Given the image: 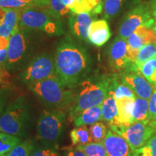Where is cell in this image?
<instances>
[{"label":"cell","instance_id":"1","mask_svg":"<svg viewBox=\"0 0 156 156\" xmlns=\"http://www.w3.org/2000/svg\"><path fill=\"white\" fill-rule=\"evenodd\" d=\"M54 59L56 76L68 88L77 86L89 71L90 61L87 51L70 38L59 43Z\"/></svg>","mask_w":156,"mask_h":156},{"label":"cell","instance_id":"2","mask_svg":"<svg viewBox=\"0 0 156 156\" xmlns=\"http://www.w3.org/2000/svg\"><path fill=\"white\" fill-rule=\"evenodd\" d=\"M111 82L108 79H87L82 81L68 108L69 120L73 122L83 111L102 104L108 95Z\"/></svg>","mask_w":156,"mask_h":156},{"label":"cell","instance_id":"3","mask_svg":"<svg viewBox=\"0 0 156 156\" xmlns=\"http://www.w3.org/2000/svg\"><path fill=\"white\" fill-rule=\"evenodd\" d=\"M28 88L46 106L64 111L73 103L75 92L60 81L57 76L28 85Z\"/></svg>","mask_w":156,"mask_h":156},{"label":"cell","instance_id":"4","mask_svg":"<svg viewBox=\"0 0 156 156\" xmlns=\"http://www.w3.org/2000/svg\"><path fill=\"white\" fill-rule=\"evenodd\" d=\"M66 113L58 109L43 110L38 122L36 132L38 139L44 146L56 149L58 147L65 126Z\"/></svg>","mask_w":156,"mask_h":156},{"label":"cell","instance_id":"5","mask_svg":"<svg viewBox=\"0 0 156 156\" xmlns=\"http://www.w3.org/2000/svg\"><path fill=\"white\" fill-rule=\"evenodd\" d=\"M30 114L26 99L20 96L12 102L0 116V132L22 137L26 134Z\"/></svg>","mask_w":156,"mask_h":156},{"label":"cell","instance_id":"6","mask_svg":"<svg viewBox=\"0 0 156 156\" xmlns=\"http://www.w3.org/2000/svg\"><path fill=\"white\" fill-rule=\"evenodd\" d=\"M19 26L29 30H41L51 36H61L64 30L62 21L47 9L28 8L21 11Z\"/></svg>","mask_w":156,"mask_h":156},{"label":"cell","instance_id":"7","mask_svg":"<svg viewBox=\"0 0 156 156\" xmlns=\"http://www.w3.org/2000/svg\"><path fill=\"white\" fill-rule=\"evenodd\" d=\"M30 31L18 26L9 38L5 64L8 71L20 69L30 56L32 46Z\"/></svg>","mask_w":156,"mask_h":156},{"label":"cell","instance_id":"8","mask_svg":"<svg viewBox=\"0 0 156 156\" xmlns=\"http://www.w3.org/2000/svg\"><path fill=\"white\" fill-rule=\"evenodd\" d=\"M56 76L54 57L48 54H41L30 60L20 75V79L28 86Z\"/></svg>","mask_w":156,"mask_h":156},{"label":"cell","instance_id":"9","mask_svg":"<svg viewBox=\"0 0 156 156\" xmlns=\"http://www.w3.org/2000/svg\"><path fill=\"white\" fill-rule=\"evenodd\" d=\"M110 129L126 140L132 152L145 145L150 138L156 134V121L147 119L126 127L111 126Z\"/></svg>","mask_w":156,"mask_h":156},{"label":"cell","instance_id":"10","mask_svg":"<svg viewBox=\"0 0 156 156\" xmlns=\"http://www.w3.org/2000/svg\"><path fill=\"white\" fill-rule=\"evenodd\" d=\"M151 12L144 5H139L132 9L123 20L119 30V36L126 40L134 31L142 25L152 27L155 23Z\"/></svg>","mask_w":156,"mask_h":156},{"label":"cell","instance_id":"11","mask_svg":"<svg viewBox=\"0 0 156 156\" xmlns=\"http://www.w3.org/2000/svg\"><path fill=\"white\" fill-rule=\"evenodd\" d=\"M155 43L156 38L153 28L147 25H142L136 28L126 39L128 60L130 62H134L138 52L142 46Z\"/></svg>","mask_w":156,"mask_h":156},{"label":"cell","instance_id":"12","mask_svg":"<svg viewBox=\"0 0 156 156\" xmlns=\"http://www.w3.org/2000/svg\"><path fill=\"white\" fill-rule=\"evenodd\" d=\"M132 72L125 73L122 77V83L132 89L136 97L149 100L154 90V87L137 69L136 64L133 63Z\"/></svg>","mask_w":156,"mask_h":156},{"label":"cell","instance_id":"13","mask_svg":"<svg viewBox=\"0 0 156 156\" xmlns=\"http://www.w3.org/2000/svg\"><path fill=\"white\" fill-rule=\"evenodd\" d=\"M102 143L109 156H132V150L126 140L112 129L108 130Z\"/></svg>","mask_w":156,"mask_h":156},{"label":"cell","instance_id":"14","mask_svg":"<svg viewBox=\"0 0 156 156\" xmlns=\"http://www.w3.org/2000/svg\"><path fill=\"white\" fill-rule=\"evenodd\" d=\"M109 62L113 69H122L126 68L130 62L127 58L126 40L117 37L111 44L108 51Z\"/></svg>","mask_w":156,"mask_h":156},{"label":"cell","instance_id":"15","mask_svg":"<svg viewBox=\"0 0 156 156\" xmlns=\"http://www.w3.org/2000/svg\"><path fill=\"white\" fill-rule=\"evenodd\" d=\"M93 22V15L90 13L72 14L69 17L70 33L80 40H88L89 29Z\"/></svg>","mask_w":156,"mask_h":156},{"label":"cell","instance_id":"16","mask_svg":"<svg viewBox=\"0 0 156 156\" xmlns=\"http://www.w3.org/2000/svg\"><path fill=\"white\" fill-rule=\"evenodd\" d=\"M21 9L0 8V36L10 38L19 26Z\"/></svg>","mask_w":156,"mask_h":156},{"label":"cell","instance_id":"17","mask_svg":"<svg viewBox=\"0 0 156 156\" xmlns=\"http://www.w3.org/2000/svg\"><path fill=\"white\" fill-rule=\"evenodd\" d=\"M111 31L106 20L93 21L89 29L88 41L98 47L104 45L111 38Z\"/></svg>","mask_w":156,"mask_h":156},{"label":"cell","instance_id":"18","mask_svg":"<svg viewBox=\"0 0 156 156\" xmlns=\"http://www.w3.org/2000/svg\"><path fill=\"white\" fill-rule=\"evenodd\" d=\"M135 99L130 98H122L116 100L118 116L115 125L111 126L126 127L134 124L132 112H133Z\"/></svg>","mask_w":156,"mask_h":156},{"label":"cell","instance_id":"19","mask_svg":"<svg viewBox=\"0 0 156 156\" xmlns=\"http://www.w3.org/2000/svg\"><path fill=\"white\" fill-rule=\"evenodd\" d=\"M102 120L109 124V126L115 125L118 116L116 100L113 90L109 89L108 95L102 104Z\"/></svg>","mask_w":156,"mask_h":156},{"label":"cell","instance_id":"20","mask_svg":"<svg viewBox=\"0 0 156 156\" xmlns=\"http://www.w3.org/2000/svg\"><path fill=\"white\" fill-rule=\"evenodd\" d=\"M102 120V106H97L87 108L81 112L73 121L75 127L87 126Z\"/></svg>","mask_w":156,"mask_h":156},{"label":"cell","instance_id":"21","mask_svg":"<svg viewBox=\"0 0 156 156\" xmlns=\"http://www.w3.org/2000/svg\"><path fill=\"white\" fill-rule=\"evenodd\" d=\"M49 0H0V8L25 9L48 7Z\"/></svg>","mask_w":156,"mask_h":156},{"label":"cell","instance_id":"22","mask_svg":"<svg viewBox=\"0 0 156 156\" xmlns=\"http://www.w3.org/2000/svg\"><path fill=\"white\" fill-rule=\"evenodd\" d=\"M72 145L75 146L84 145L92 142L93 140L87 126L75 127L71 130L69 134Z\"/></svg>","mask_w":156,"mask_h":156},{"label":"cell","instance_id":"23","mask_svg":"<svg viewBox=\"0 0 156 156\" xmlns=\"http://www.w3.org/2000/svg\"><path fill=\"white\" fill-rule=\"evenodd\" d=\"M133 122L144 121L148 119V101L136 97L134 101L133 112Z\"/></svg>","mask_w":156,"mask_h":156},{"label":"cell","instance_id":"24","mask_svg":"<svg viewBox=\"0 0 156 156\" xmlns=\"http://www.w3.org/2000/svg\"><path fill=\"white\" fill-rule=\"evenodd\" d=\"M75 148L88 156H109L102 142H92L87 145L76 146Z\"/></svg>","mask_w":156,"mask_h":156},{"label":"cell","instance_id":"25","mask_svg":"<svg viewBox=\"0 0 156 156\" xmlns=\"http://www.w3.org/2000/svg\"><path fill=\"white\" fill-rule=\"evenodd\" d=\"M22 140L19 136L0 132V155L9 153Z\"/></svg>","mask_w":156,"mask_h":156},{"label":"cell","instance_id":"26","mask_svg":"<svg viewBox=\"0 0 156 156\" xmlns=\"http://www.w3.org/2000/svg\"><path fill=\"white\" fill-rule=\"evenodd\" d=\"M156 54V44H150L145 45L142 46L141 49L138 52L137 56L135 58V61L134 63L136 64V67H140L151 60L153 58Z\"/></svg>","mask_w":156,"mask_h":156},{"label":"cell","instance_id":"27","mask_svg":"<svg viewBox=\"0 0 156 156\" xmlns=\"http://www.w3.org/2000/svg\"><path fill=\"white\" fill-rule=\"evenodd\" d=\"M35 146L36 145L32 140H24L7 153V156H31Z\"/></svg>","mask_w":156,"mask_h":156},{"label":"cell","instance_id":"28","mask_svg":"<svg viewBox=\"0 0 156 156\" xmlns=\"http://www.w3.org/2000/svg\"><path fill=\"white\" fill-rule=\"evenodd\" d=\"M109 89L113 90L116 100L122 98H136V95L127 85L122 83H117L116 81L111 82Z\"/></svg>","mask_w":156,"mask_h":156},{"label":"cell","instance_id":"29","mask_svg":"<svg viewBox=\"0 0 156 156\" xmlns=\"http://www.w3.org/2000/svg\"><path fill=\"white\" fill-rule=\"evenodd\" d=\"M48 7V12L54 17L58 20L71 12L69 7L63 5L62 0H49Z\"/></svg>","mask_w":156,"mask_h":156},{"label":"cell","instance_id":"30","mask_svg":"<svg viewBox=\"0 0 156 156\" xmlns=\"http://www.w3.org/2000/svg\"><path fill=\"white\" fill-rule=\"evenodd\" d=\"M88 128L93 142H102L108 132V129L106 124L101 122L91 124Z\"/></svg>","mask_w":156,"mask_h":156},{"label":"cell","instance_id":"31","mask_svg":"<svg viewBox=\"0 0 156 156\" xmlns=\"http://www.w3.org/2000/svg\"><path fill=\"white\" fill-rule=\"evenodd\" d=\"M124 0H104L103 4L105 17L113 18L118 14L122 7Z\"/></svg>","mask_w":156,"mask_h":156},{"label":"cell","instance_id":"32","mask_svg":"<svg viewBox=\"0 0 156 156\" xmlns=\"http://www.w3.org/2000/svg\"><path fill=\"white\" fill-rule=\"evenodd\" d=\"M134 152L139 156H156V134L150 138L145 145Z\"/></svg>","mask_w":156,"mask_h":156},{"label":"cell","instance_id":"33","mask_svg":"<svg viewBox=\"0 0 156 156\" xmlns=\"http://www.w3.org/2000/svg\"><path fill=\"white\" fill-rule=\"evenodd\" d=\"M31 156H61L56 149L47 147L46 146L37 147L35 146Z\"/></svg>","mask_w":156,"mask_h":156},{"label":"cell","instance_id":"34","mask_svg":"<svg viewBox=\"0 0 156 156\" xmlns=\"http://www.w3.org/2000/svg\"><path fill=\"white\" fill-rule=\"evenodd\" d=\"M148 119L156 121V89H154L148 100Z\"/></svg>","mask_w":156,"mask_h":156},{"label":"cell","instance_id":"35","mask_svg":"<svg viewBox=\"0 0 156 156\" xmlns=\"http://www.w3.org/2000/svg\"><path fill=\"white\" fill-rule=\"evenodd\" d=\"M9 73L5 67L0 65V86L8 85L9 83Z\"/></svg>","mask_w":156,"mask_h":156},{"label":"cell","instance_id":"36","mask_svg":"<svg viewBox=\"0 0 156 156\" xmlns=\"http://www.w3.org/2000/svg\"><path fill=\"white\" fill-rule=\"evenodd\" d=\"M64 156H88L75 148H68L64 153Z\"/></svg>","mask_w":156,"mask_h":156},{"label":"cell","instance_id":"37","mask_svg":"<svg viewBox=\"0 0 156 156\" xmlns=\"http://www.w3.org/2000/svg\"><path fill=\"white\" fill-rule=\"evenodd\" d=\"M5 90H0V116H2V113L4 112V108L5 106V102H6V97L5 95Z\"/></svg>","mask_w":156,"mask_h":156},{"label":"cell","instance_id":"38","mask_svg":"<svg viewBox=\"0 0 156 156\" xmlns=\"http://www.w3.org/2000/svg\"><path fill=\"white\" fill-rule=\"evenodd\" d=\"M9 38L0 36V50H7L9 46Z\"/></svg>","mask_w":156,"mask_h":156},{"label":"cell","instance_id":"39","mask_svg":"<svg viewBox=\"0 0 156 156\" xmlns=\"http://www.w3.org/2000/svg\"><path fill=\"white\" fill-rule=\"evenodd\" d=\"M7 58V50H0V65L5 67Z\"/></svg>","mask_w":156,"mask_h":156},{"label":"cell","instance_id":"40","mask_svg":"<svg viewBox=\"0 0 156 156\" xmlns=\"http://www.w3.org/2000/svg\"><path fill=\"white\" fill-rule=\"evenodd\" d=\"M79 1H80V0H62V3H63V5L64 6H66V7H69H69H71L74 3L77 2H79Z\"/></svg>","mask_w":156,"mask_h":156},{"label":"cell","instance_id":"41","mask_svg":"<svg viewBox=\"0 0 156 156\" xmlns=\"http://www.w3.org/2000/svg\"><path fill=\"white\" fill-rule=\"evenodd\" d=\"M153 17H154V20H155V21L156 22V7H155V8H153Z\"/></svg>","mask_w":156,"mask_h":156},{"label":"cell","instance_id":"42","mask_svg":"<svg viewBox=\"0 0 156 156\" xmlns=\"http://www.w3.org/2000/svg\"><path fill=\"white\" fill-rule=\"evenodd\" d=\"M132 156H139L137 155V154H136L135 152H132Z\"/></svg>","mask_w":156,"mask_h":156},{"label":"cell","instance_id":"43","mask_svg":"<svg viewBox=\"0 0 156 156\" xmlns=\"http://www.w3.org/2000/svg\"><path fill=\"white\" fill-rule=\"evenodd\" d=\"M153 30H154V32H155V38H156V25L153 27Z\"/></svg>","mask_w":156,"mask_h":156},{"label":"cell","instance_id":"44","mask_svg":"<svg viewBox=\"0 0 156 156\" xmlns=\"http://www.w3.org/2000/svg\"><path fill=\"white\" fill-rule=\"evenodd\" d=\"M156 7V0H154V7L153 8H155Z\"/></svg>","mask_w":156,"mask_h":156},{"label":"cell","instance_id":"45","mask_svg":"<svg viewBox=\"0 0 156 156\" xmlns=\"http://www.w3.org/2000/svg\"><path fill=\"white\" fill-rule=\"evenodd\" d=\"M0 156H7V154H3V155H0Z\"/></svg>","mask_w":156,"mask_h":156}]
</instances>
